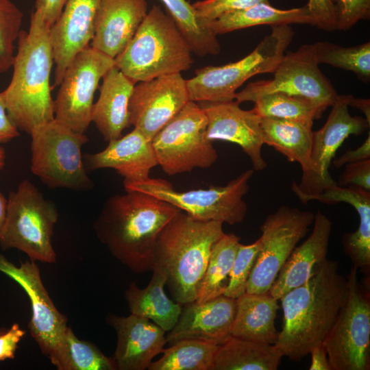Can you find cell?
<instances>
[{
    "instance_id": "cell-27",
    "label": "cell",
    "mask_w": 370,
    "mask_h": 370,
    "mask_svg": "<svg viewBox=\"0 0 370 370\" xmlns=\"http://www.w3.org/2000/svg\"><path fill=\"white\" fill-rule=\"evenodd\" d=\"M278 300L269 291L245 293L236 299V311L231 328L232 337L274 345L278 337L275 325Z\"/></svg>"
},
{
    "instance_id": "cell-21",
    "label": "cell",
    "mask_w": 370,
    "mask_h": 370,
    "mask_svg": "<svg viewBox=\"0 0 370 370\" xmlns=\"http://www.w3.org/2000/svg\"><path fill=\"white\" fill-rule=\"evenodd\" d=\"M178 321L166 336L169 345L182 339H198L222 345L231 336L236 299L224 295L202 303L184 304Z\"/></svg>"
},
{
    "instance_id": "cell-16",
    "label": "cell",
    "mask_w": 370,
    "mask_h": 370,
    "mask_svg": "<svg viewBox=\"0 0 370 370\" xmlns=\"http://www.w3.org/2000/svg\"><path fill=\"white\" fill-rule=\"evenodd\" d=\"M189 101L186 79L180 73L140 82L129 102L130 125L152 140Z\"/></svg>"
},
{
    "instance_id": "cell-40",
    "label": "cell",
    "mask_w": 370,
    "mask_h": 370,
    "mask_svg": "<svg viewBox=\"0 0 370 370\" xmlns=\"http://www.w3.org/2000/svg\"><path fill=\"white\" fill-rule=\"evenodd\" d=\"M336 30L347 31L361 20L370 18V0H331Z\"/></svg>"
},
{
    "instance_id": "cell-34",
    "label": "cell",
    "mask_w": 370,
    "mask_h": 370,
    "mask_svg": "<svg viewBox=\"0 0 370 370\" xmlns=\"http://www.w3.org/2000/svg\"><path fill=\"white\" fill-rule=\"evenodd\" d=\"M216 343L182 339L162 351V356L151 362L149 370H212L219 347Z\"/></svg>"
},
{
    "instance_id": "cell-44",
    "label": "cell",
    "mask_w": 370,
    "mask_h": 370,
    "mask_svg": "<svg viewBox=\"0 0 370 370\" xmlns=\"http://www.w3.org/2000/svg\"><path fill=\"white\" fill-rule=\"evenodd\" d=\"M25 333L16 323L8 329L0 328V362L14 358L18 345Z\"/></svg>"
},
{
    "instance_id": "cell-39",
    "label": "cell",
    "mask_w": 370,
    "mask_h": 370,
    "mask_svg": "<svg viewBox=\"0 0 370 370\" xmlns=\"http://www.w3.org/2000/svg\"><path fill=\"white\" fill-rule=\"evenodd\" d=\"M260 247V238L250 245L239 244L224 295L236 299L246 292L247 281Z\"/></svg>"
},
{
    "instance_id": "cell-25",
    "label": "cell",
    "mask_w": 370,
    "mask_h": 370,
    "mask_svg": "<svg viewBox=\"0 0 370 370\" xmlns=\"http://www.w3.org/2000/svg\"><path fill=\"white\" fill-rule=\"evenodd\" d=\"M135 84L115 66L103 75L92 122L106 142L120 138L130 126L128 106Z\"/></svg>"
},
{
    "instance_id": "cell-28",
    "label": "cell",
    "mask_w": 370,
    "mask_h": 370,
    "mask_svg": "<svg viewBox=\"0 0 370 370\" xmlns=\"http://www.w3.org/2000/svg\"><path fill=\"white\" fill-rule=\"evenodd\" d=\"M314 121L261 117L263 143L298 162L302 174L313 170L311 149Z\"/></svg>"
},
{
    "instance_id": "cell-42",
    "label": "cell",
    "mask_w": 370,
    "mask_h": 370,
    "mask_svg": "<svg viewBox=\"0 0 370 370\" xmlns=\"http://www.w3.org/2000/svg\"><path fill=\"white\" fill-rule=\"evenodd\" d=\"M337 184L370 192V159L345 164Z\"/></svg>"
},
{
    "instance_id": "cell-48",
    "label": "cell",
    "mask_w": 370,
    "mask_h": 370,
    "mask_svg": "<svg viewBox=\"0 0 370 370\" xmlns=\"http://www.w3.org/2000/svg\"><path fill=\"white\" fill-rule=\"evenodd\" d=\"M309 354L311 355L310 370H332L323 344L314 347Z\"/></svg>"
},
{
    "instance_id": "cell-49",
    "label": "cell",
    "mask_w": 370,
    "mask_h": 370,
    "mask_svg": "<svg viewBox=\"0 0 370 370\" xmlns=\"http://www.w3.org/2000/svg\"><path fill=\"white\" fill-rule=\"evenodd\" d=\"M344 95L345 100L349 106L360 110L365 116V119L370 124V100L354 97L352 95Z\"/></svg>"
},
{
    "instance_id": "cell-43",
    "label": "cell",
    "mask_w": 370,
    "mask_h": 370,
    "mask_svg": "<svg viewBox=\"0 0 370 370\" xmlns=\"http://www.w3.org/2000/svg\"><path fill=\"white\" fill-rule=\"evenodd\" d=\"M306 6L312 18L313 26L327 32L336 30L334 7L331 0H308Z\"/></svg>"
},
{
    "instance_id": "cell-50",
    "label": "cell",
    "mask_w": 370,
    "mask_h": 370,
    "mask_svg": "<svg viewBox=\"0 0 370 370\" xmlns=\"http://www.w3.org/2000/svg\"><path fill=\"white\" fill-rule=\"evenodd\" d=\"M8 199L0 191V236L1 234L7 212Z\"/></svg>"
},
{
    "instance_id": "cell-41",
    "label": "cell",
    "mask_w": 370,
    "mask_h": 370,
    "mask_svg": "<svg viewBox=\"0 0 370 370\" xmlns=\"http://www.w3.org/2000/svg\"><path fill=\"white\" fill-rule=\"evenodd\" d=\"M262 2L269 3V0H202L192 5L197 16L205 22Z\"/></svg>"
},
{
    "instance_id": "cell-17",
    "label": "cell",
    "mask_w": 370,
    "mask_h": 370,
    "mask_svg": "<svg viewBox=\"0 0 370 370\" xmlns=\"http://www.w3.org/2000/svg\"><path fill=\"white\" fill-rule=\"evenodd\" d=\"M0 272L16 282L29 297L32 308L28 324L30 334L42 354L49 358L68 327L67 319L50 298L37 264L30 260L17 267L0 253Z\"/></svg>"
},
{
    "instance_id": "cell-38",
    "label": "cell",
    "mask_w": 370,
    "mask_h": 370,
    "mask_svg": "<svg viewBox=\"0 0 370 370\" xmlns=\"http://www.w3.org/2000/svg\"><path fill=\"white\" fill-rule=\"evenodd\" d=\"M23 17L21 10L11 0H0V73L12 66Z\"/></svg>"
},
{
    "instance_id": "cell-11",
    "label": "cell",
    "mask_w": 370,
    "mask_h": 370,
    "mask_svg": "<svg viewBox=\"0 0 370 370\" xmlns=\"http://www.w3.org/2000/svg\"><path fill=\"white\" fill-rule=\"evenodd\" d=\"M357 272L352 266L346 278V302L323 343L332 370L370 369L369 291L360 283Z\"/></svg>"
},
{
    "instance_id": "cell-14",
    "label": "cell",
    "mask_w": 370,
    "mask_h": 370,
    "mask_svg": "<svg viewBox=\"0 0 370 370\" xmlns=\"http://www.w3.org/2000/svg\"><path fill=\"white\" fill-rule=\"evenodd\" d=\"M273 73L270 79L249 83L236 92L234 100L239 104L254 102L267 94L281 92L308 98L328 108L338 95L319 69L312 44L304 45L297 51L284 54Z\"/></svg>"
},
{
    "instance_id": "cell-6",
    "label": "cell",
    "mask_w": 370,
    "mask_h": 370,
    "mask_svg": "<svg viewBox=\"0 0 370 370\" xmlns=\"http://www.w3.org/2000/svg\"><path fill=\"white\" fill-rule=\"evenodd\" d=\"M271 28V34L240 60L195 70V75L186 79L190 101H231L234 100L236 90L250 77L262 73H273L292 42L294 32L289 25H275Z\"/></svg>"
},
{
    "instance_id": "cell-32",
    "label": "cell",
    "mask_w": 370,
    "mask_h": 370,
    "mask_svg": "<svg viewBox=\"0 0 370 370\" xmlns=\"http://www.w3.org/2000/svg\"><path fill=\"white\" fill-rule=\"evenodd\" d=\"M49 359L58 370H116L113 358L105 356L92 343L78 338L67 327Z\"/></svg>"
},
{
    "instance_id": "cell-15",
    "label": "cell",
    "mask_w": 370,
    "mask_h": 370,
    "mask_svg": "<svg viewBox=\"0 0 370 370\" xmlns=\"http://www.w3.org/2000/svg\"><path fill=\"white\" fill-rule=\"evenodd\" d=\"M344 95H338L325 124L319 130L313 131L311 149L313 170L303 173L299 184L293 182L291 189L295 195H317L337 184L329 172L336 152L348 136L362 134L370 125L363 117L351 116Z\"/></svg>"
},
{
    "instance_id": "cell-10",
    "label": "cell",
    "mask_w": 370,
    "mask_h": 370,
    "mask_svg": "<svg viewBox=\"0 0 370 370\" xmlns=\"http://www.w3.org/2000/svg\"><path fill=\"white\" fill-rule=\"evenodd\" d=\"M207 118L195 101H189L151 140L158 165L168 175L210 167L218 158L207 138Z\"/></svg>"
},
{
    "instance_id": "cell-36",
    "label": "cell",
    "mask_w": 370,
    "mask_h": 370,
    "mask_svg": "<svg viewBox=\"0 0 370 370\" xmlns=\"http://www.w3.org/2000/svg\"><path fill=\"white\" fill-rule=\"evenodd\" d=\"M254 103L253 109L260 117L288 120L314 121L327 109L308 98L281 92L267 94Z\"/></svg>"
},
{
    "instance_id": "cell-9",
    "label": "cell",
    "mask_w": 370,
    "mask_h": 370,
    "mask_svg": "<svg viewBox=\"0 0 370 370\" xmlns=\"http://www.w3.org/2000/svg\"><path fill=\"white\" fill-rule=\"evenodd\" d=\"M254 174L248 169L225 186H210L208 189L179 191L167 181L147 178L138 182H123L125 190L149 194L163 200L188 216L199 221H216L229 225L243 222L247 212L243 197L249 190Z\"/></svg>"
},
{
    "instance_id": "cell-3",
    "label": "cell",
    "mask_w": 370,
    "mask_h": 370,
    "mask_svg": "<svg viewBox=\"0 0 370 370\" xmlns=\"http://www.w3.org/2000/svg\"><path fill=\"white\" fill-rule=\"evenodd\" d=\"M50 28L34 10L28 32L21 30L17 40L10 82L0 92L11 121L29 135L54 119L50 84L54 58Z\"/></svg>"
},
{
    "instance_id": "cell-18",
    "label": "cell",
    "mask_w": 370,
    "mask_h": 370,
    "mask_svg": "<svg viewBox=\"0 0 370 370\" xmlns=\"http://www.w3.org/2000/svg\"><path fill=\"white\" fill-rule=\"evenodd\" d=\"M207 118V138L239 145L249 156L254 171H262L267 162L262 154L264 145L261 117L254 110H245L235 100L198 102Z\"/></svg>"
},
{
    "instance_id": "cell-26",
    "label": "cell",
    "mask_w": 370,
    "mask_h": 370,
    "mask_svg": "<svg viewBox=\"0 0 370 370\" xmlns=\"http://www.w3.org/2000/svg\"><path fill=\"white\" fill-rule=\"evenodd\" d=\"M321 203L332 204L347 203L354 207L359 216L358 229L343 236L345 253L353 263L365 273L370 269V192L354 187H342L338 184L325 188L317 196Z\"/></svg>"
},
{
    "instance_id": "cell-13",
    "label": "cell",
    "mask_w": 370,
    "mask_h": 370,
    "mask_svg": "<svg viewBox=\"0 0 370 370\" xmlns=\"http://www.w3.org/2000/svg\"><path fill=\"white\" fill-rule=\"evenodd\" d=\"M114 60L88 46L67 66L54 100V119L85 134L92 122L95 92Z\"/></svg>"
},
{
    "instance_id": "cell-46",
    "label": "cell",
    "mask_w": 370,
    "mask_h": 370,
    "mask_svg": "<svg viewBox=\"0 0 370 370\" xmlns=\"http://www.w3.org/2000/svg\"><path fill=\"white\" fill-rule=\"evenodd\" d=\"M370 159V134L364 143L358 148L345 151L339 158L334 159L332 164L336 168H340L347 164Z\"/></svg>"
},
{
    "instance_id": "cell-1",
    "label": "cell",
    "mask_w": 370,
    "mask_h": 370,
    "mask_svg": "<svg viewBox=\"0 0 370 370\" xmlns=\"http://www.w3.org/2000/svg\"><path fill=\"white\" fill-rule=\"evenodd\" d=\"M348 295L347 278L336 261L326 259L317 266L303 284L286 293L279 300L283 324L275 347L283 356L295 362L323 344Z\"/></svg>"
},
{
    "instance_id": "cell-7",
    "label": "cell",
    "mask_w": 370,
    "mask_h": 370,
    "mask_svg": "<svg viewBox=\"0 0 370 370\" xmlns=\"http://www.w3.org/2000/svg\"><path fill=\"white\" fill-rule=\"evenodd\" d=\"M58 219L53 201L25 179L9 194L0 246L4 250L16 249L32 261L55 263L52 237Z\"/></svg>"
},
{
    "instance_id": "cell-30",
    "label": "cell",
    "mask_w": 370,
    "mask_h": 370,
    "mask_svg": "<svg viewBox=\"0 0 370 370\" xmlns=\"http://www.w3.org/2000/svg\"><path fill=\"white\" fill-rule=\"evenodd\" d=\"M204 23L217 35L258 25L306 24L313 26L312 18L306 5L281 10L273 7L270 3L264 2Z\"/></svg>"
},
{
    "instance_id": "cell-24",
    "label": "cell",
    "mask_w": 370,
    "mask_h": 370,
    "mask_svg": "<svg viewBox=\"0 0 370 370\" xmlns=\"http://www.w3.org/2000/svg\"><path fill=\"white\" fill-rule=\"evenodd\" d=\"M313 224L312 233L293 249L269 290L270 294L278 300L286 293L305 283L316 267L327 259L332 223L318 210Z\"/></svg>"
},
{
    "instance_id": "cell-12",
    "label": "cell",
    "mask_w": 370,
    "mask_h": 370,
    "mask_svg": "<svg viewBox=\"0 0 370 370\" xmlns=\"http://www.w3.org/2000/svg\"><path fill=\"white\" fill-rule=\"evenodd\" d=\"M314 214L282 206L260 226L261 247L249 275L246 293L269 291L280 271L312 225Z\"/></svg>"
},
{
    "instance_id": "cell-45",
    "label": "cell",
    "mask_w": 370,
    "mask_h": 370,
    "mask_svg": "<svg viewBox=\"0 0 370 370\" xmlns=\"http://www.w3.org/2000/svg\"><path fill=\"white\" fill-rule=\"evenodd\" d=\"M67 0H36L34 10L38 12L51 27L60 15Z\"/></svg>"
},
{
    "instance_id": "cell-47",
    "label": "cell",
    "mask_w": 370,
    "mask_h": 370,
    "mask_svg": "<svg viewBox=\"0 0 370 370\" xmlns=\"http://www.w3.org/2000/svg\"><path fill=\"white\" fill-rule=\"evenodd\" d=\"M18 136V130L10 119L0 95V145L8 143Z\"/></svg>"
},
{
    "instance_id": "cell-23",
    "label": "cell",
    "mask_w": 370,
    "mask_h": 370,
    "mask_svg": "<svg viewBox=\"0 0 370 370\" xmlns=\"http://www.w3.org/2000/svg\"><path fill=\"white\" fill-rule=\"evenodd\" d=\"M147 8V0H101L90 45L114 59L134 37Z\"/></svg>"
},
{
    "instance_id": "cell-35",
    "label": "cell",
    "mask_w": 370,
    "mask_h": 370,
    "mask_svg": "<svg viewBox=\"0 0 370 370\" xmlns=\"http://www.w3.org/2000/svg\"><path fill=\"white\" fill-rule=\"evenodd\" d=\"M165 5L192 52L200 57L217 55L221 45L217 34L197 16L186 0H160Z\"/></svg>"
},
{
    "instance_id": "cell-20",
    "label": "cell",
    "mask_w": 370,
    "mask_h": 370,
    "mask_svg": "<svg viewBox=\"0 0 370 370\" xmlns=\"http://www.w3.org/2000/svg\"><path fill=\"white\" fill-rule=\"evenodd\" d=\"M106 321L116 332L113 357L119 370H144L162 353L166 343L165 332L148 319L131 314H109Z\"/></svg>"
},
{
    "instance_id": "cell-2",
    "label": "cell",
    "mask_w": 370,
    "mask_h": 370,
    "mask_svg": "<svg viewBox=\"0 0 370 370\" xmlns=\"http://www.w3.org/2000/svg\"><path fill=\"white\" fill-rule=\"evenodd\" d=\"M125 192L108 199L93 228L112 256L140 274L152 271L156 240L180 210L147 193Z\"/></svg>"
},
{
    "instance_id": "cell-4",
    "label": "cell",
    "mask_w": 370,
    "mask_h": 370,
    "mask_svg": "<svg viewBox=\"0 0 370 370\" xmlns=\"http://www.w3.org/2000/svg\"><path fill=\"white\" fill-rule=\"evenodd\" d=\"M223 223L199 221L178 212L160 232L152 271L160 273L175 301L196 300L214 243L224 234Z\"/></svg>"
},
{
    "instance_id": "cell-8",
    "label": "cell",
    "mask_w": 370,
    "mask_h": 370,
    "mask_svg": "<svg viewBox=\"0 0 370 370\" xmlns=\"http://www.w3.org/2000/svg\"><path fill=\"white\" fill-rule=\"evenodd\" d=\"M31 171L47 186L75 191L91 190L94 184L85 168L82 148L88 138L55 119L30 134Z\"/></svg>"
},
{
    "instance_id": "cell-19",
    "label": "cell",
    "mask_w": 370,
    "mask_h": 370,
    "mask_svg": "<svg viewBox=\"0 0 370 370\" xmlns=\"http://www.w3.org/2000/svg\"><path fill=\"white\" fill-rule=\"evenodd\" d=\"M101 0H67L50 28L56 64L53 87L59 86L64 73L78 53L90 45Z\"/></svg>"
},
{
    "instance_id": "cell-22",
    "label": "cell",
    "mask_w": 370,
    "mask_h": 370,
    "mask_svg": "<svg viewBox=\"0 0 370 370\" xmlns=\"http://www.w3.org/2000/svg\"><path fill=\"white\" fill-rule=\"evenodd\" d=\"M86 170L114 169L123 182H138L149 177L150 170L158 165L151 140L138 130L110 140L102 151L83 157Z\"/></svg>"
},
{
    "instance_id": "cell-51",
    "label": "cell",
    "mask_w": 370,
    "mask_h": 370,
    "mask_svg": "<svg viewBox=\"0 0 370 370\" xmlns=\"http://www.w3.org/2000/svg\"><path fill=\"white\" fill-rule=\"evenodd\" d=\"M5 150L3 147H0V171L3 169L5 165Z\"/></svg>"
},
{
    "instance_id": "cell-33",
    "label": "cell",
    "mask_w": 370,
    "mask_h": 370,
    "mask_svg": "<svg viewBox=\"0 0 370 370\" xmlns=\"http://www.w3.org/2000/svg\"><path fill=\"white\" fill-rule=\"evenodd\" d=\"M240 239L234 234L225 233L214 243L198 290L197 302H205L223 295Z\"/></svg>"
},
{
    "instance_id": "cell-29",
    "label": "cell",
    "mask_w": 370,
    "mask_h": 370,
    "mask_svg": "<svg viewBox=\"0 0 370 370\" xmlns=\"http://www.w3.org/2000/svg\"><path fill=\"white\" fill-rule=\"evenodd\" d=\"M149 284L140 288L132 282L124 293L131 314L149 319L165 332L177 323L182 312V304L175 302L166 295L165 278L158 271H152Z\"/></svg>"
},
{
    "instance_id": "cell-37",
    "label": "cell",
    "mask_w": 370,
    "mask_h": 370,
    "mask_svg": "<svg viewBox=\"0 0 370 370\" xmlns=\"http://www.w3.org/2000/svg\"><path fill=\"white\" fill-rule=\"evenodd\" d=\"M317 63L327 64L354 73L362 81L370 79V42L354 47H342L328 41L314 44Z\"/></svg>"
},
{
    "instance_id": "cell-5",
    "label": "cell",
    "mask_w": 370,
    "mask_h": 370,
    "mask_svg": "<svg viewBox=\"0 0 370 370\" xmlns=\"http://www.w3.org/2000/svg\"><path fill=\"white\" fill-rule=\"evenodd\" d=\"M192 53L171 16L154 5L114 60L115 66L136 84L188 70Z\"/></svg>"
},
{
    "instance_id": "cell-31",
    "label": "cell",
    "mask_w": 370,
    "mask_h": 370,
    "mask_svg": "<svg viewBox=\"0 0 370 370\" xmlns=\"http://www.w3.org/2000/svg\"><path fill=\"white\" fill-rule=\"evenodd\" d=\"M282 357L275 345L232 336L220 345L212 370H276Z\"/></svg>"
}]
</instances>
